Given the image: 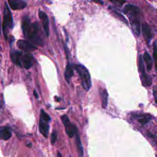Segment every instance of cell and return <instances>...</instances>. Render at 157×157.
Returning <instances> with one entry per match:
<instances>
[{
    "label": "cell",
    "mask_w": 157,
    "mask_h": 157,
    "mask_svg": "<svg viewBox=\"0 0 157 157\" xmlns=\"http://www.w3.org/2000/svg\"><path fill=\"white\" fill-rule=\"evenodd\" d=\"M74 68L80 76L82 87L85 90L88 91L91 86V77L89 71L84 65L80 64L75 65Z\"/></svg>",
    "instance_id": "6da1fadb"
},
{
    "label": "cell",
    "mask_w": 157,
    "mask_h": 157,
    "mask_svg": "<svg viewBox=\"0 0 157 157\" xmlns=\"http://www.w3.org/2000/svg\"><path fill=\"white\" fill-rule=\"evenodd\" d=\"M39 27L38 23H34L31 24L30 27L26 35L25 36L32 44H35L36 45H42L43 41L39 34Z\"/></svg>",
    "instance_id": "7a4b0ae2"
},
{
    "label": "cell",
    "mask_w": 157,
    "mask_h": 157,
    "mask_svg": "<svg viewBox=\"0 0 157 157\" xmlns=\"http://www.w3.org/2000/svg\"><path fill=\"white\" fill-rule=\"evenodd\" d=\"M13 28V18L12 15L8 7L7 3L5 4V8L4 10V20L3 23V31L5 36L6 39L7 37V31L8 29H11Z\"/></svg>",
    "instance_id": "3957f363"
},
{
    "label": "cell",
    "mask_w": 157,
    "mask_h": 157,
    "mask_svg": "<svg viewBox=\"0 0 157 157\" xmlns=\"http://www.w3.org/2000/svg\"><path fill=\"white\" fill-rule=\"evenodd\" d=\"M17 45L18 48L26 52H32L37 49L36 47L32 44L31 43L25 41V40H19L17 42Z\"/></svg>",
    "instance_id": "277c9868"
},
{
    "label": "cell",
    "mask_w": 157,
    "mask_h": 157,
    "mask_svg": "<svg viewBox=\"0 0 157 157\" xmlns=\"http://www.w3.org/2000/svg\"><path fill=\"white\" fill-rule=\"evenodd\" d=\"M139 69L140 71L142 74V78L143 80V82L144 84L147 85V86H150L152 84V81L151 78L149 77V75H147L145 71V68H144V63L143 61V59H142V57L140 56L139 57Z\"/></svg>",
    "instance_id": "5b68a950"
},
{
    "label": "cell",
    "mask_w": 157,
    "mask_h": 157,
    "mask_svg": "<svg viewBox=\"0 0 157 157\" xmlns=\"http://www.w3.org/2000/svg\"><path fill=\"white\" fill-rule=\"evenodd\" d=\"M39 17L42 21V26L47 36L49 35V18L47 14L43 11L39 12Z\"/></svg>",
    "instance_id": "8992f818"
},
{
    "label": "cell",
    "mask_w": 157,
    "mask_h": 157,
    "mask_svg": "<svg viewBox=\"0 0 157 157\" xmlns=\"http://www.w3.org/2000/svg\"><path fill=\"white\" fill-rule=\"evenodd\" d=\"M33 57L30 54H22L21 58L22 66L23 65L25 69H29L33 65Z\"/></svg>",
    "instance_id": "52a82bcc"
},
{
    "label": "cell",
    "mask_w": 157,
    "mask_h": 157,
    "mask_svg": "<svg viewBox=\"0 0 157 157\" xmlns=\"http://www.w3.org/2000/svg\"><path fill=\"white\" fill-rule=\"evenodd\" d=\"M10 8L13 10L23 9L26 6V3L22 0H8Z\"/></svg>",
    "instance_id": "ba28073f"
},
{
    "label": "cell",
    "mask_w": 157,
    "mask_h": 157,
    "mask_svg": "<svg viewBox=\"0 0 157 157\" xmlns=\"http://www.w3.org/2000/svg\"><path fill=\"white\" fill-rule=\"evenodd\" d=\"M39 129L40 133L45 137H48L49 132V125L48 122H45L40 119L39 123Z\"/></svg>",
    "instance_id": "9c48e42d"
},
{
    "label": "cell",
    "mask_w": 157,
    "mask_h": 157,
    "mask_svg": "<svg viewBox=\"0 0 157 157\" xmlns=\"http://www.w3.org/2000/svg\"><path fill=\"white\" fill-rule=\"evenodd\" d=\"M142 29H143V33L144 36L146 39V41L148 42H150L152 38V36H153V33L152 32V29H151L150 26L147 23H144L143 25Z\"/></svg>",
    "instance_id": "30bf717a"
},
{
    "label": "cell",
    "mask_w": 157,
    "mask_h": 157,
    "mask_svg": "<svg viewBox=\"0 0 157 157\" xmlns=\"http://www.w3.org/2000/svg\"><path fill=\"white\" fill-rule=\"evenodd\" d=\"M22 56V53L19 51H15L11 54V59L13 63L15 65L22 66L21 58Z\"/></svg>",
    "instance_id": "8fae6325"
},
{
    "label": "cell",
    "mask_w": 157,
    "mask_h": 157,
    "mask_svg": "<svg viewBox=\"0 0 157 157\" xmlns=\"http://www.w3.org/2000/svg\"><path fill=\"white\" fill-rule=\"evenodd\" d=\"M124 12L130 15L131 16H136L139 13V9L136 6L127 5L124 8Z\"/></svg>",
    "instance_id": "7c38bea8"
},
{
    "label": "cell",
    "mask_w": 157,
    "mask_h": 157,
    "mask_svg": "<svg viewBox=\"0 0 157 157\" xmlns=\"http://www.w3.org/2000/svg\"><path fill=\"white\" fill-rule=\"evenodd\" d=\"M12 136L10 130L6 127H0V139L3 140H8Z\"/></svg>",
    "instance_id": "4fadbf2b"
},
{
    "label": "cell",
    "mask_w": 157,
    "mask_h": 157,
    "mask_svg": "<svg viewBox=\"0 0 157 157\" xmlns=\"http://www.w3.org/2000/svg\"><path fill=\"white\" fill-rule=\"evenodd\" d=\"M75 135H76V144H77V149L78 153L81 157H82L84 156V148H83V146H82L81 140L80 135H79V133H78V131L75 133Z\"/></svg>",
    "instance_id": "5bb4252c"
},
{
    "label": "cell",
    "mask_w": 157,
    "mask_h": 157,
    "mask_svg": "<svg viewBox=\"0 0 157 157\" xmlns=\"http://www.w3.org/2000/svg\"><path fill=\"white\" fill-rule=\"evenodd\" d=\"M65 130L67 135L69 137L72 138L74 134L77 132V128L75 125L73 124H69L68 126L65 127Z\"/></svg>",
    "instance_id": "9a60e30c"
},
{
    "label": "cell",
    "mask_w": 157,
    "mask_h": 157,
    "mask_svg": "<svg viewBox=\"0 0 157 157\" xmlns=\"http://www.w3.org/2000/svg\"><path fill=\"white\" fill-rule=\"evenodd\" d=\"M31 22H30V20L27 17L25 16L23 17V20H22V31H23V33L24 36L26 35L31 25Z\"/></svg>",
    "instance_id": "2e32d148"
},
{
    "label": "cell",
    "mask_w": 157,
    "mask_h": 157,
    "mask_svg": "<svg viewBox=\"0 0 157 157\" xmlns=\"http://www.w3.org/2000/svg\"><path fill=\"white\" fill-rule=\"evenodd\" d=\"M73 74H74L73 68L70 63H68L66 67V69L65 71V77L68 82H69Z\"/></svg>",
    "instance_id": "e0dca14e"
},
{
    "label": "cell",
    "mask_w": 157,
    "mask_h": 157,
    "mask_svg": "<svg viewBox=\"0 0 157 157\" xmlns=\"http://www.w3.org/2000/svg\"><path fill=\"white\" fill-rule=\"evenodd\" d=\"M132 30L136 35H139L140 32V26L139 22L137 20H133L131 21Z\"/></svg>",
    "instance_id": "ac0fdd59"
},
{
    "label": "cell",
    "mask_w": 157,
    "mask_h": 157,
    "mask_svg": "<svg viewBox=\"0 0 157 157\" xmlns=\"http://www.w3.org/2000/svg\"><path fill=\"white\" fill-rule=\"evenodd\" d=\"M144 60L146 63L147 71H150L152 68V60L150 54L147 52L144 54Z\"/></svg>",
    "instance_id": "d6986e66"
},
{
    "label": "cell",
    "mask_w": 157,
    "mask_h": 157,
    "mask_svg": "<svg viewBox=\"0 0 157 157\" xmlns=\"http://www.w3.org/2000/svg\"><path fill=\"white\" fill-rule=\"evenodd\" d=\"M101 97L102 101V107L106 109L108 103V93L106 90H103L101 93Z\"/></svg>",
    "instance_id": "ffe728a7"
},
{
    "label": "cell",
    "mask_w": 157,
    "mask_h": 157,
    "mask_svg": "<svg viewBox=\"0 0 157 157\" xmlns=\"http://www.w3.org/2000/svg\"><path fill=\"white\" fill-rule=\"evenodd\" d=\"M41 119L43 121L45 122H49L51 120V118L49 116V115H48L47 114L44 110H41Z\"/></svg>",
    "instance_id": "44dd1931"
},
{
    "label": "cell",
    "mask_w": 157,
    "mask_h": 157,
    "mask_svg": "<svg viewBox=\"0 0 157 157\" xmlns=\"http://www.w3.org/2000/svg\"><path fill=\"white\" fill-rule=\"evenodd\" d=\"M61 121L63 122V125H64L65 127L68 126L69 124L71 123L70 120H69L68 117L67 115H62L61 117Z\"/></svg>",
    "instance_id": "7402d4cb"
},
{
    "label": "cell",
    "mask_w": 157,
    "mask_h": 157,
    "mask_svg": "<svg viewBox=\"0 0 157 157\" xmlns=\"http://www.w3.org/2000/svg\"><path fill=\"white\" fill-rule=\"evenodd\" d=\"M156 57H157V46H156V42L155 41L153 44V59L156 66Z\"/></svg>",
    "instance_id": "603a6c76"
},
{
    "label": "cell",
    "mask_w": 157,
    "mask_h": 157,
    "mask_svg": "<svg viewBox=\"0 0 157 157\" xmlns=\"http://www.w3.org/2000/svg\"><path fill=\"white\" fill-rule=\"evenodd\" d=\"M57 139V133L56 131H54L51 136V143L52 144H55Z\"/></svg>",
    "instance_id": "cb8c5ba5"
},
{
    "label": "cell",
    "mask_w": 157,
    "mask_h": 157,
    "mask_svg": "<svg viewBox=\"0 0 157 157\" xmlns=\"http://www.w3.org/2000/svg\"><path fill=\"white\" fill-rule=\"evenodd\" d=\"M114 12L117 15V16L122 21H123V22H125V23L127 24V19H125L122 14H120V13H119V12H116V11H114Z\"/></svg>",
    "instance_id": "d4e9b609"
},
{
    "label": "cell",
    "mask_w": 157,
    "mask_h": 157,
    "mask_svg": "<svg viewBox=\"0 0 157 157\" xmlns=\"http://www.w3.org/2000/svg\"><path fill=\"white\" fill-rule=\"evenodd\" d=\"M110 1L120 4V5H123L125 2V0H110Z\"/></svg>",
    "instance_id": "484cf974"
},
{
    "label": "cell",
    "mask_w": 157,
    "mask_h": 157,
    "mask_svg": "<svg viewBox=\"0 0 157 157\" xmlns=\"http://www.w3.org/2000/svg\"><path fill=\"white\" fill-rule=\"evenodd\" d=\"M139 121V122H140V123H142L143 125H144V124H146V123H147L149 120H148L147 119H140Z\"/></svg>",
    "instance_id": "4316f807"
},
{
    "label": "cell",
    "mask_w": 157,
    "mask_h": 157,
    "mask_svg": "<svg viewBox=\"0 0 157 157\" xmlns=\"http://www.w3.org/2000/svg\"><path fill=\"white\" fill-rule=\"evenodd\" d=\"M91 1L95 2L97 3L100 4V5H103V2L102 1V0H91Z\"/></svg>",
    "instance_id": "83f0119b"
},
{
    "label": "cell",
    "mask_w": 157,
    "mask_h": 157,
    "mask_svg": "<svg viewBox=\"0 0 157 157\" xmlns=\"http://www.w3.org/2000/svg\"><path fill=\"white\" fill-rule=\"evenodd\" d=\"M153 96L155 98V103H156V89H154V90H153Z\"/></svg>",
    "instance_id": "f1b7e54d"
},
{
    "label": "cell",
    "mask_w": 157,
    "mask_h": 157,
    "mask_svg": "<svg viewBox=\"0 0 157 157\" xmlns=\"http://www.w3.org/2000/svg\"><path fill=\"white\" fill-rule=\"evenodd\" d=\"M33 94H34V95L35 96V97H36V98H38V93H37V92H36V90H34Z\"/></svg>",
    "instance_id": "f546056e"
},
{
    "label": "cell",
    "mask_w": 157,
    "mask_h": 157,
    "mask_svg": "<svg viewBox=\"0 0 157 157\" xmlns=\"http://www.w3.org/2000/svg\"><path fill=\"white\" fill-rule=\"evenodd\" d=\"M2 32V23H1V18H0V34Z\"/></svg>",
    "instance_id": "4dcf8cb0"
},
{
    "label": "cell",
    "mask_w": 157,
    "mask_h": 157,
    "mask_svg": "<svg viewBox=\"0 0 157 157\" xmlns=\"http://www.w3.org/2000/svg\"><path fill=\"white\" fill-rule=\"evenodd\" d=\"M57 157H62V155H61V153L60 152H58V153H57Z\"/></svg>",
    "instance_id": "1f68e13d"
},
{
    "label": "cell",
    "mask_w": 157,
    "mask_h": 157,
    "mask_svg": "<svg viewBox=\"0 0 157 157\" xmlns=\"http://www.w3.org/2000/svg\"><path fill=\"white\" fill-rule=\"evenodd\" d=\"M2 107V103H1V101H0V108H1Z\"/></svg>",
    "instance_id": "d6a6232c"
}]
</instances>
